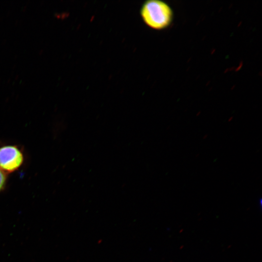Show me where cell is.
Returning <instances> with one entry per match:
<instances>
[{"label": "cell", "instance_id": "cell-1", "mask_svg": "<svg viewBox=\"0 0 262 262\" xmlns=\"http://www.w3.org/2000/svg\"><path fill=\"white\" fill-rule=\"evenodd\" d=\"M140 14L145 24L156 30L168 28L173 19V12L171 7L160 0L146 1L142 5Z\"/></svg>", "mask_w": 262, "mask_h": 262}, {"label": "cell", "instance_id": "cell-2", "mask_svg": "<svg viewBox=\"0 0 262 262\" xmlns=\"http://www.w3.org/2000/svg\"><path fill=\"white\" fill-rule=\"evenodd\" d=\"M23 156L21 151L14 146L0 147V169L8 172L17 170L22 164Z\"/></svg>", "mask_w": 262, "mask_h": 262}, {"label": "cell", "instance_id": "cell-3", "mask_svg": "<svg viewBox=\"0 0 262 262\" xmlns=\"http://www.w3.org/2000/svg\"><path fill=\"white\" fill-rule=\"evenodd\" d=\"M6 180V177L3 171L0 169V191L3 187Z\"/></svg>", "mask_w": 262, "mask_h": 262}]
</instances>
